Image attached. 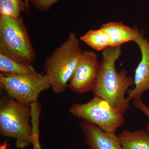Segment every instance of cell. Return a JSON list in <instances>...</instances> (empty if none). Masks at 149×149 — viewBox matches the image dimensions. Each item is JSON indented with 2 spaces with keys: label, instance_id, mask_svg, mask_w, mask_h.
<instances>
[{
  "label": "cell",
  "instance_id": "6da1fadb",
  "mask_svg": "<svg viewBox=\"0 0 149 149\" xmlns=\"http://www.w3.org/2000/svg\"><path fill=\"white\" fill-rule=\"evenodd\" d=\"M121 54L120 47H108L103 51L100 72L93 92L94 95L105 100L111 106L126 111L129 102L126 101L125 94L134 85V79L127 76L125 69L116 71V62Z\"/></svg>",
  "mask_w": 149,
  "mask_h": 149
},
{
  "label": "cell",
  "instance_id": "8992f818",
  "mask_svg": "<svg viewBox=\"0 0 149 149\" xmlns=\"http://www.w3.org/2000/svg\"><path fill=\"white\" fill-rule=\"evenodd\" d=\"M0 86L11 97L30 106L38 101L40 93L51 88L47 75L37 72L26 74L0 72Z\"/></svg>",
  "mask_w": 149,
  "mask_h": 149
},
{
  "label": "cell",
  "instance_id": "8fae6325",
  "mask_svg": "<svg viewBox=\"0 0 149 149\" xmlns=\"http://www.w3.org/2000/svg\"><path fill=\"white\" fill-rule=\"evenodd\" d=\"M118 137L123 149H149V134L146 130H124Z\"/></svg>",
  "mask_w": 149,
  "mask_h": 149
},
{
  "label": "cell",
  "instance_id": "e0dca14e",
  "mask_svg": "<svg viewBox=\"0 0 149 149\" xmlns=\"http://www.w3.org/2000/svg\"><path fill=\"white\" fill-rule=\"evenodd\" d=\"M133 104L137 109L141 111L148 118L149 120V107L147 106L141 99V96H137L133 99ZM146 130L149 134V123L146 126Z\"/></svg>",
  "mask_w": 149,
  "mask_h": 149
},
{
  "label": "cell",
  "instance_id": "ac0fdd59",
  "mask_svg": "<svg viewBox=\"0 0 149 149\" xmlns=\"http://www.w3.org/2000/svg\"><path fill=\"white\" fill-rule=\"evenodd\" d=\"M9 145L7 143V140H6L0 146V149H7Z\"/></svg>",
  "mask_w": 149,
  "mask_h": 149
},
{
  "label": "cell",
  "instance_id": "5b68a950",
  "mask_svg": "<svg viewBox=\"0 0 149 149\" xmlns=\"http://www.w3.org/2000/svg\"><path fill=\"white\" fill-rule=\"evenodd\" d=\"M69 112L84 121L93 123L107 133H116L124 122L125 111L111 106L105 100L95 96L88 102L74 104Z\"/></svg>",
  "mask_w": 149,
  "mask_h": 149
},
{
  "label": "cell",
  "instance_id": "4fadbf2b",
  "mask_svg": "<svg viewBox=\"0 0 149 149\" xmlns=\"http://www.w3.org/2000/svg\"><path fill=\"white\" fill-rule=\"evenodd\" d=\"M1 72L18 74H32L36 72L32 65L21 63L0 54Z\"/></svg>",
  "mask_w": 149,
  "mask_h": 149
},
{
  "label": "cell",
  "instance_id": "7c38bea8",
  "mask_svg": "<svg viewBox=\"0 0 149 149\" xmlns=\"http://www.w3.org/2000/svg\"><path fill=\"white\" fill-rule=\"evenodd\" d=\"M80 40L97 51H103L110 47L109 36L101 28L88 31L80 37Z\"/></svg>",
  "mask_w": 149,
  "mask_h": 149
},
{
  "label": "cell",
  "instance_id": "9c48e42d",
  "mask_svg": "<svg viewBox=\"0 0 149 149\" xmlns=\"http://www.w3.org/2000/svg\"><path fill=\"white\" fill-rule=\"evenodd\" d=\"M80 127L84 135V141L90 149H123L118 136L107 133L93 123L84 121Z\"/></svg>",
  "mask_w": 149,
  "mask_h": 149
},
{
  "label": "cell",
  "instance_id": "d6986e66",
  "mask_svg": "<svg viewBox=\"0 0 149 149\" xmlns=\"http://www.w3.org/2000/svg\"><path fill=\"white\" fill-rule=\"evenodd\" d=\"M24 1H25V2L26 3L27 7L30 10V3H29V0H24Z\"/></svg>",
  "mask_w": 149,
  "mask_h": 149
},
{
  "label": "cell",
  "instance_id": "3957f363",
  "mask_svg": "<svg viewBox=\"0 0 149 149\" xmlns=\"http://www.w3.org/2000/svg\"><path fill=\"white\" fill-rule=\"evenodd\" d=\"M0 54L28 65L36 60L37 53L21 15H0Z\"/></svg>",
  "mask_w": 149,
  "mask_h": 149
},
{
  "label": "cell",
  "instance_id": "7a4b0ae2",
  "mask_svg": "<svg viewBox=\"0 0 149 149\" xmlns=\"http://www.w3.org/2000/svg\"><path fill=\"white\" fill-rule=\"evenodd\" d=\"M82 52L80 40L70 32L66 41L46 59L43 66L54 93L61 94L68 87Z\"/></svg>",
  "mask_w": 149,
  "mask_h": 149
},
{
  "label": "cell",
  "instance_id": "ba28073f",
  "mask_svg": "<svg viewBox=\"0 0 149 149\" xmlns=\"http://www.w3.org/2000/svg\"><path fill=\"white\" fill-rule=\"evenodd\" d=\"M141 51L142 58L135 70L134 77L135 88L127 92L126 101L130 103L137 96H141L149 91V41L145 39L143 33H140L134 40Z\"/></svg>",
  "mask_w": 149,
  "mask_h": 149
},
{
  "label": "cell",
  "instance_id": "30bf717a",
  "mask_svg": "<svg viewBox=\"0 0 149 149\" xmlns=\"http://www.w3.org/2000/svg\"><path fill=\"white\" fill-rule=\"evenodd\" d=\"M101 28L107 33L110 40V47H120L130 41L134 42L141 33L139 30L124 25L121 22H110L103 24Z\"/></svg>",
  "mask_w": 149,
  "mask_h": 149
},
{
  "label": "cell",
  "instance_id": "2e32d148",
  "mask_svg": "<svg viewBox=\"0 0 149 149\" xmlns=\"http://www.w3.org/2000/svg\"><path fill=\"white\" fill-rule=\"evenodd\" d=\"M40 120L35 119L32 120V144L33 149H42L40 141V132H39Z\"/></svg>",
  "mask_w": 149,
  "mask_h": 149
},
{
  "label": "cell",
  "instance_id": "52a82bcc",
  "mask_svg": "<svg viewBox=\"0 0 149 149\" xmlns=\"http://www.w3.org/2000/svg\"><path fill=\"white\" fill-rule=\"evenodd\" d=\"M101 68L97 55L92 51L82 52L68 87L79 93L93 91L95 87Z\"/></svg>",
  "mask_w": 149,
  "mask_h": 149
},
{
  "label": "cell",
  "instance_id": "5bb4252c",
  "mask_svg": "<svg viewBox=\"0 0 149 149\" xmlns=\"http://www.w3.org/2000/svg\"><path fill=\"white\" fill-rule=\"evenodd\" d=\"M29 13L24 0H0V15L17 17Z\"/></svg>",
  "mask_w": 149,
  "mask_h": 149
},
{
  "label": "cell",
  "instance_id": "277c9868",
  "mask_svg": "<svg viewBox=\"0 0 149 149\" xmlns=\"http://www.w3.org/2000/svg\"><path fill=\"white\" fill-rule=\"evenodd\" d=\"M0 133L15 140L17 149L32 144V127L30 106L19 102L6 94L0 99Z\"/></svg>",
  "mask_w": 149,
  "mask_h": 149
},
{
  "label": "cell",
  "instance_id": "9a60e30c",
  "mask_svg": "<svg viewBox=\"0 0 149 149\" xmlns=\"http://www.w3.org/2000/svg\"><path fill=\"white\" fill-rule=\"evenodd\" d=\"M59 0H29V3L40 11L49 10Z\"/></svg>",
  "mask_w": 149,
  "mask_h": 149
}]
</instances>
